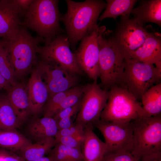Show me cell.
<instances>
[{"instance_id":"obj_15","label":"cell","mask_w":161,"mask_h":161,"mask_svg":"<svg viewBox=\"0 0 161 161\" xmlns=\"http://www.w3.org/2000/svg\"><path fill=\"white\" fill-rule=\"evenodd\" d=\"M27 88L30 113L38 115L43 110L49 94L46 85L36 66L31 72Z\"/></svg>"},{"instance_id":"obj_7","label":"cell","mask_w":161,"mask_h":161,"mask_svg":"<svg viewBox=\"0 0 161 161\" xmlns=\"http://www.w3.org/2000/svg\"><path fill=\"white\" fill-rule=\"evenodd\" d=\"M125 58L124 71L120 86L128 90L138 100L155 83H160L161 72L153 64Z\"/></svg>"},{"instance_id":"obj_11","label":"cell","mask_w":161,"mask_h":161,"mask_svg":"<svg viewBox=\"0 0 161 161\" xmlns=\"http://www.w3.org/2000/svg\"><path fill=\"white\" fill-rule=\"evenodd\" d=\"M104 137L111 152H131L133 149V123L131 122H109L99 120L93 124Z\"/></svg>"},{"instance_id":"obj_3","label":"cell","mask_w":161,"mask_h":161,"mask_svg":"<svg viewBox=\"0 0 161 161\" xmlns=\"http://www.w3.org/2000/svg\"><path fill=\"white\" fill-rule=\"evenodd\" d=\"M105 26L99 27V76L104 90L108 91L120 86L124 70L125 58L114 45L109 31Z\"/></svg>"},{"instance_id":"obj_28","label":"cell","mask_w":161,"mask_h":161,"mask_svg":"<svg viewBox=\"0 0 161 161\" xmlns=\"http://www.w3.org/2000/svg\"><path fill=\"white\" fill-rule=\"evenodd\" d=\"M72 88L57 93L49 97L43 109L44 117H53L64 99L71 91Z\"/></svg>"},{"instance_id":"obj_36","label":"cell","mask_w":161,"mask_h":161,"mask_svg":"<svg viewBox=\"0 0 161 161\" xmlns=\"http://www.w3.org/2000/svg\"><path fill=\"white\" fill-rule=\"evenodd\" d=\"M72 117L62 118L56 122L58 130L65 129L72 126L74 123L72 120Z\"/></svg>"},{"instance_id":"obj_23","label":"cell","mask_w":161,"mask_h":161,"mask_svg":"<svg viewBox=\"0 0 161 161\" xmlns=\"http://www.w3.org/2000/svg\"><path fill=\"white\" fill-rule=\"evenodd\" d=\"M21 124L7 95L0 96V130H16Z\"/></svg>"},{"instance_id":"obj_8","label":"cell","mask_w":161,"mask_h":161,"mask_svg":"<svg viewBox=\"0 0 161 161\" xmlns=\"http://www.w3.org/2000/svg\"><path fill=\"white\" fill-rule=\"evenodd\" d=\"M110 36L114 46L124 57L141 47L145 40L148 31L134 19L126 15L120 16L115 30Z\"/></svg>"},{"instance_id":"obj_16","label":"cell","mask_w":161,"mask_h":161,"mask_svg":"<svg viewBox=\"0 0 161 161\" xmlns=\"http://www.w3.org/2000/svg\"><path fill=\"white\" fill-rule=\"evenodd\" d=\"M93 128L88 125L84 128L81 149L84 161H102L105 155L111 152L109 146L95 133Z\"/></svg>"},{"instance_id":"obj_21","label":"cell","mask_w":161,"mask_h":161,"mask_svg":"<svg viewBox=\"0 0 161 161\" xmlns=\"http://www.w3.org/2000/svg\"><path fill=\"white\" fill-rule=\"evenodd\" d=\"M141 99L145 116L151 117L161 114V83L149 89L143 95Z\"/></svg>"},{"instance_id":"obj_33","label":"cell","mask_w":161,"mask_h":161,"mask_svg":"<svg viewBox=\"0 0 161 161\" xmlns=\"http://www.w3.org/2000/svg\"><path fill=\"white\" fill-rule=\"evenodd\" d=\"M81 100L75 105L64 109L54 115L53 117L56 122L65 117H72L77 113L80 106Z\"/></svg>"},{"instance_id":"obj_31","label":"cell","mask_w":161,"mask_h":161,"mask_svg":"<svg viewBox=\"0 0 161 161\" xmlns=\"http://www.w3.org/2000/svg\"><path fill=\"white\" fill-rule=\"evenodd\" d=\"M102 161H137L131 152L118 151L109 152L104 156Z\"/></svg>"},{"instance_id":"obj_26","label":"cell","mask_w":161,"mask_h":161,"mask_svg":"<svg viewBox=\"0 0 161 161\" xmlns=\"http://www.w3.org/2000/svg\"><path fill=\"white\" fill-rule=\"evenodd\" d=\"M52 161H84L81 149L56 143L49 153Z\"/></svg>"},{"instance_id":"obj_27","label":"cell","mask_w":161,"mask_h":161,"mask_svg":"<svg viewBox=\"0 0 161 161\" xmlns=\"http://www.w3.org/2000/svg\"><path fill=\"white\" fill-rule=\"evenodd\" d=\"M0 74L11 86L16 83L14 69L4 41H0Z\"/></svg>"},{"instance_id":"obj_13","label":"cell","mask_w":161,"mask_h":161,"mask_svg":"<svg viewBox=\"0 0 161 161\" xmlns=\"http://www.w3.org/2000/svg\"><path fill=\"white\" fill-rule=\"evenodd\" d=\"M47 88L49 97L75 86V75L59 67L41 60L36 65Z\"/></svg>"},{"instance_id":"obj_12","label":"cell","mask_w":161,"mask_h":161,"mask_svg":"<svg viewBox=\"0 0 161 161\" xmlns=\"http://www.w3.org/2000/svg\"><path fill=\"white\" fill-rule=\"evenodd\" d=\"M99 29V27L83 38L74 53L80 69L94 81L97 80L100 73Z\"/></svg>"},{"instance_id":"obj_29","label":"cell","mask_w":161,"mask_h":161,"mask_svg":"<svg viewBox=\"0 0 161 161\" xmlns=\"http://www.w3.org/2000/svg\"><path fill=\"white\" fill-rule=\"evenodd\" d=\"M84 86H75L66 96L58 108L56 114L66 108L73 106L81 99Z\"/></svg>"},{"instance_id":"obj_6","label":"cell","mask_w":161,"mask_h":161,"mask_svg":"<svg viewBox=\"0 0 161 161\" xmlns=\"http://www.w3.org/2000/svg\"><path fill=\"white\" fill-rule=\"evenodd\" d=\"M133 149L137 161L143 156L161 151V116H143L133 121Z\"/></svg>"},{"instance_id":"obj_25","label":"cell","mask_w":161,"mask_h":161,"mask_svg":"<svg viewBox=\"0 0 161 161\" xmlns=\"http://www.w3.org/2000/svg\"><path fill=\"white\" fill-rule=\"evenodd\" d=\"M105 11L98 18L101 21L107 18L116 20L119 16L126 15L128 16L137 2L136 0H107Z\"/></svg>"},{"instance_id":"obj_18","label":"cell","mask_w":161,"mask_h":161,"mask_svg":"<svg viewBox=\"0 0 161 161\" xmlns=\"http://www.w3.org/2000/svg\"><path fill=\"white\" fill-rule=\"evenodd\" d=\"M7 90L8 99L21 124L31 114L27 86L22 83H16Z\"/></svg>"},{"instance_id":"obj_38","label":"cell","mask_w":161,"mask_h":161,"mask_svg":"<svg viewBox=\"0 0 161 161\" xmlns=\"http://www.w3.org/2000/svg\"><path fill=\"white\" fill-rule=\"evenodd\" d=\"M10 86L6 80L0 74V89L4 88L7 90Z\"/></svg>"},{"instance_id":"obj_24","label":"cell","mask_w":161,"mask_h":161,"mask_svg":"<svg viewBox=\"0 0 161 161\" xmlns=\"http://www.w3.org/2000/svg\"><path fill=\"white\" fill-rule=\"evenodd\" d=\"M32 143L16 130H0V148L17 151Z\"/></svg>"},{"instance_id":"obj_10","label":"cell","mask_w":161,"mask_h":161,"mask_svg":"<svg viewBox=\"0 0 161 161\" xmlns=\"http://www.w3.org/2000/svg\"><path fill=\"white\" fill-rule=\"evenodd\" d=\"M70 45L67 36L58 35L51 41L45 43L44 46H39L38 53L42 61L64 69L73 75L80 74L82 71Z\"/></svg>"},{"instance_id":"obj_9","label":"cell","mask_w":161,"mask_h":161,"mask_svg":"<svg viewBox=\"0 0 161 161\" xmlns=\"http://www.w3.org/2000/svg\"><path fill=\"white\" fill-rule=\"evenodd\" d=\"M108 95V91L102 89L97 80L84 86L80 106L74 123L84 128L88 125L93 126L100 120Z\"/></svg>"},{"instance_id":"obj_20","label":"cell","mask_w":161,"mask_h":161,"mask_svg":"<svg viewBox=\"0 0 161 161\" xmlns=\"http://www.w3.org/2000/svg\"><path fill=\"white\" fill-rule=\"evenodd\" d=\"M133 19L144 25L146 23H155L161 26V0H140L139 5L132 10Z\"/></svg>"},{"instance_id":"obj_17","label":"cell","mask_w":161,"mask_h":161,"mask_svg":"<svg viewBox=\"0 0 161 161\" xmlns=\"http://www.w3.org/2000/svg\"><path fill=\"white\" fill-rule=\"evenodd\" d=\"M161 37L159 32H148L141 46L125 57L153 64L161 62Z\"/></svg>"},{"instance_id":"obj_37","label":"cell","mask_w":161,"mask_h":161,"mask_svg":"<svg viewBox=\"0 0 161 161\" xmlns=\"http://www.w3.org/2000/svg\"><path fill=\"white\" fill-rule=\"evenodd\" d=\"M140 161H161V151L145 156Z\"/></svg>"},{"instance_id":"obj_22","label":"cell","mask_w":161,"mask_h":161,"mask_svg":"<svg viewBox=\"0 0 161 161\" xmlns=\"http://www.w3.org/2000/svg\"><path fill=\"white\" fill-rule=\"evenodd\" d=\"M55 144L54 137H50L32 143L18 151L19 156L25 161H31L44 157L49 152Z\"/></svg>"},{"instance_id":"obj_19","label":"cell","mask_w":161,"mask_h":161,"mask_svg":"<svg viewBox=\"0 0 161 161\" xmlns=\"http://www.w3.org/2000/svg\"><path fill=\"white\" fill-rule=\"evenodd\" d=\"M58 131L56 121L52 117L35 118L28 124L27 134L34 143L46 139L54 137Z\"/></svg>"},{"instance_id":"obj_30","label":"cell","mask_w":161,"mask_h":161,"mask_svg":"<svg viewBox=\"0 0 161 161\" xmlns=\"http://www.w3.org/2000/svg\"><path fill=\"white\" fill-rule=\"evenodd\" d=\"M83 134L55 137L54 138L55 143H58L67 147L81 150L83 138Z\"/></svg>"},{"instance_id":"obj_40","label":"cell","mask_w":161,"mask_h":161,"mask_svg":"<svg viewBox=\"0 0 161 161\" xmlns=\"http://www.w3.org/2000/svg\"><path fill=\"white\" fill-rule=\"evenodd\" d=\"M0 161H4L2 156L0 154Z\"/></svg>"},{"instance_id":"obj_1","label":"cell","mask_w":161,"mask_h":161,"mask_svg":"<svg viewBox=\"0 0 161 161\" xmlns=\"http://www.w3.org/2000/svg\"><path fill=\"white\" fill-rule=\"evenodd\" d=\"M66 2L67 11L61 21L65 25L70 45L75 47L78 42L98 28L97 19L106 3L97 0L81 2L66 0Z\"/></svg>"},{"instance_id":"obj_34","label":"cell","mask_w":161,"mask_h":161,"mask_svg":"<svg viewBox=\"0 0 161 161\" xmlns=\"http://www.w3.org/2000/svg\"><path fill=\"white\" fill-rule=\"evenodd\" d=\"M0 154L2 156L4 161H25L13 152L4 149L0 148Z\"/></svg>"},{"instance_id":"obj_2","label":"cell","mask_w":161,"mask_h":161,"mask_svg":"<svg viewBox=\"0 0 161 161\" xmlns=\"http://www.w3.org/2000/svg\"><path fill=\"white\" fill-rule=\"evenodd\" d=\"M58 2L57 0H34L24 15L25 26L37 32L45 43L53 40L61 30Z\"/></svg>"},{"instance_id":"obj_35","label":"cell","mask_w":161,"mask_h":161,"mask_svg":"<svg viewBox=\"0 0 161 161\" xmlns=\"http://www.w3.org/2000/svg\"><path fill=\"white\" fill-rule=\"evenodd\" d=\"M13 1L14 4L22 12L24 15L34 0H13Z\"/></svg>"},{"instance_id":"obj_39","label":"cell","mask_w":161,"mask_h":161,"mask_svg":"<svg viewBox=\"0 0 161 161\" xmlns=\"http://www.w3.org/2000/svg\"><path fill=\"white\" fill-rule=\"evenodd\" d=\"M31 161H52V160L50 157L48 156L47 157H43Z\"/></svg>"},{"instance_id":"obj_4","label":"cell","mask_w":161,"mask_h":161,"mask_svg":"<svg viewBox=\"0 0 161 161\" xmlns=\"http://www.w3.org/2000/svg\"><path fill=\"white\" fill-rule=\"evenodd\" d=\"M45 41L40 37H35L25 27L20 28L15 37L4 41L13 66L15 76L21 77L36 64V54L40 44Z\"/></svg>"},{"instance_id":"obj_32","label":"cell","mask_w":161,"mask_h":161,"mask_svg":"<svg viewBox=\"0 0 161 161\" xmlns=\"http://www.w3.org/2000/svg\"><path fill=\"white\" fill-rule=\"evenodd\" d=\"M84 128L81 126L74 123L73 124L69 127L58 130L55 137L82 135L83 134Z\"/></svg>"},{"instance_id":"obj_5","label":"cell","mask_w":161,"mask_h":161,"mask_svg":"<svg viewBox=\"0 0 161 161\" xmlns=\"http://www.w3.org/2000/svg\"><path fill=\"white\" fill-rule=\"evenodd\" d=\"M108 98L100 117L109 122H131L145 116L137 98L125 88L117 86L108 91Z\"/></svg>"},{"instance_id":"obj_14","label":"cell","mask_w":161,"mask_h":161,"mask_svg":"<svg viewBox=\"0 0 161 161\" xmlns=\"http://www.w3.org/2000/svg\"><path fill=\"white\" fill-rule=\"evenodd\" d=\"M22 12L13 0H0V37L7 41L14 38L20 28Z\"/></svg>"}]
</instances>
